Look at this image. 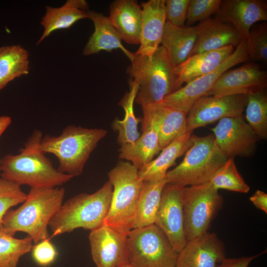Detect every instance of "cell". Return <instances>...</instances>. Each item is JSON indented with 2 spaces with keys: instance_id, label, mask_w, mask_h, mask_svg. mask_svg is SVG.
Segmentation results:
<instances>
[{
  "instance_id": "1",
  "label": "cell",
  "mask_w": 267,
  "mask_h": 267,
  "mask_svg": "<svg viewBox=\"0 0 267 267\" xmlns=\"http://www.w3.org/2000/svg\"><path fill=\"white\" fill-rule=\"evenodd\" d=\"M64 195L63 187L31 188L23 204L4 214L0 233L14 236L17 232H23L35 244L50 237L49 222L62 205Z\"/></svg>"
},
{
  "instance_id": "2",
  "label": "cell",
  "mask_w": 267,
  "mask_h": 267,
  "mask_svg": "<svg viewBox=\"0 0 267 267\" xmlns=\"http://www.w3.org/2000/svg\"><path fill=\"white\" fill-rule=\"evenodd\" d=\"M42 132L35 130L17 155L7 154L1 159V178L31 188L55 187L73 177L59 172L41 149Z\"/></svg>"
},
{
  "instance_id": "3",
  "label": "cell",
  "mask_w": 267,
  "mask_h": 267,
  "mask_svg": "<svg viewBox=\"0 0 267 267\" xmlns=\"http://www.w3.org/2000/svg\"><path fill=\"white\" fill-rule=\"evenodd\" d=\"M130 60L127 73L138 85L136 103L142 106L162 101L177 90L175 67L163 46L150 56L134 52Z\"/></svg>"
},
{
  "instance_id": "4",
  "label": "cell",
  "mask_w": 267,
  "mask_h": 267,
  "mask_svg": "<svg viewBox=\"0 0 267 267\" xmlns=\"http://www.w3.org/2000/svg\"><path fill=\"white\" fill-rule=\"evenodd\" d=\"M113 186L108 180L92 194L82 193L62 204L50 220L51 237L70 232L76 228L94 230L104 224L108 213Z\"/></svg>"
},
{
  "instance_id": "5",
  "label": "cell",
  "mask_w": 267,
  "mask_h": 267,
  "mask_svg": "<svg viewBox=\"0 0 267 267\" xmlns=\"http://www.w3.org/2000/svg\"><path fill=\"white\" fill-rule=\"evenodd\" d=\"M107 134L103 129H88L75 125L67 126L57 136H43L41 149L58 159L57 170L73 178L83 173L85 163L100 140Z\"/></svg>"
},
{
  "instance_id": "6",
  "label": "cell",
  "mask_w": 267,
  "mask_h": 267,
  "mask_svg": "<svg viewBox=\"0 0 267 267\" xmlns=\"http://www.w3.org/2000/svg\"><path fill=\"white\" fill-rule=\"evenodd\" d=\"M138 172L130 162L120 161L108 174L113 190L104 224L126 235L134 229L137 205L145 182Z\"/></svg>"
},
{
  "instance_id": "7",
  "label": "cell",
  "mask_w": 267,
  "mask_h": 267,
  "mask_svg": "<svg viewBox=\"0 0 267 267\" xmlns=\"http://www.w3.org/2000/svg\"><path fill=\"white\" fill-rule=\"evenodd\" d=\"M192 144L181 162L166 174V184L182 187L208 182L228 157L217 146L213 134H192Z\"/></svg>"
},
{
  "instance_id": "8",
  "label": "cell",
  "mask_w": 267,
  "mask_h": 267,
  "mask_svg": "<svg viewBox=\"0 0 267 267\" xmlns=\"http://www.w3.org/2000/svg\"><path fill=\"white\" fill-rule=\"evenodd\" d=\"M129 263L133 267H176L178 253L155 224L128 234Z\"/></svg>"
},
{
  "instance_id": "9",
  "label": "cell",
  "mask_w": 267,
  "mask_h": 267,
  "mask_svg": "<svg viewBox=\"0 0 267 267\" xmlns=\"http://www.w3.org/2000/svg\"><path fill=\"white\" fill-rule=\"evenodd\" d=\"M223 202L222 196L209 182L183 187L182 203L187 241L208 232Z\"/></svg>"
},
{
  "instance_id": "10",
  "label": "cell",
  "mask_w": 267,
  "mask_h": 267,
  "mask_svg": "<svg viewBox=\"0 0 267 267\" xmlns=\"http://www.w3.org/2000/svg\"><path fill=\"white\" fill-rule=\"evenodd\" d=\"M249 59L247 40H243L233 52L215 70L186 84L166 96L162 100L169 105L188 113L193 104L200 97L207 96L213 84L226 71Z\"/></svg>"
},
{
  "instance_id": "11",
  "label": "cell",
  "mask_w": 267,
  "mask_h": 267,
  "mask_svg": "<svg viewBox=\"0 0 267 267\" xmlns=\"http://www.w3.org/2000/svg\"><path fill=\"white\" fill-rule=\"evenodd\" d=\"M247 101L244 94L204 96L192 106L187 116V131L204 127L224 118L242 116Z\"/></svg>"
},
{
  "instance_id": "12",
  "label": "cell",
  "mask_w": 267,
  "mask_h": 267,
  "mask_svg": "<svg viewBox=\"0 0 267 267\" xmlns=\"http://www.w3.org/2000/svg\"><path fill=\"white\" fill-rule=\"evenodd\" d=\"M211 130L217 146L228 158L254 153L259 139L242 116L221 119Z\"/></svg>"
},
{
  "instance_id": "13",
  "label": "cell",
  "mask_w": 267,
  "mask_h": 267,
  "mask_svg": "<svg viewBox=\"0 0 267 267\" xmlns=\"http://www.w3.org/2000/svg\"><path fill=\"white\" fill-rule=\"evenodd\" d=\"M183 188L173 184L165 185L154 223L164 232L177 253L187 242L184 229Z\"/></svg>"
},
{
  "instance_id": "14",
  "label": "cell",
  "mask_w": 267,
  "mask_h": 267,
  "mask_svg": "<svg viewBox=\"0 0 267 267\" xmlns=\"http://www.w3.org/2000/svg\"><path fill=\"white\" fill-rule=\"evenodd\" d=\"M267 72L258 64L249 62L237 68L228 70L216 81L207 96L249 95L266 90Z\"/></svg>"
},
{
  "instance_id": "15",
  "label": "cell",
  "mask_w": 267,
  "mask_h": 267,
  "mask_svg": "<svg viewBox=\"0 0 267 267\" xmlns=\"http://www.w3.org/2000/svg\"><path fill=\"white\" fill-rule=\"evenodd\" d=\"M89 238L96 267H120L129 263L127 235L103 224L90 231Z\"/></svg>"
},
{
  "instance_id": "16",
  "label": "cell",
  "mask_w": 267,
  "mask_h": 267,
  "mask_svg": "<svg viewBox=\"0 0 267 267\" xmlns=\"http://www.w3.org/2000/svg\"><path fill=\"white\" fill-rule=\"evenodd\" d=\"M225 257L223 242L214 232L187 241L178 253V267H217Z\"/></svg>"
},
{
  "instance_id": "17",
  "label": "cell",
  "mask_w": 267,
  "mask_h": 267,
  "mask_svg": "<svg viewBox=\"0 0 267 267\" xmlns=\"http://www.w3.org/2000/svg\"><path fill=\"white\" fill-rule=\"evenodd\" d=\"M215 17L231 23L247 40L251 27L267 21L266 0H222Z\"/></svg>"
},
{
  "instance_id": "18",
  "label": "cell",
  "mask_w": 267,
  "mask_h": 267,
  "mask_svg": "<svg viewBox=\"0 0 267 267\" xmlns=\"http://www.w3.org/2000/svg\"><path fill=\"white\" fill-rule=\"evenodd\" d=\"M196 26V40L189 57L225 46L236 47L244 40L231 23L216 17L201 21Z\"/></svg>"
},
{
  "instance_id": "19",
  "label": "cell",
  "mask_w": 267,
  "mask_h": 267,
  "mask_svg": "<svg viewBox=\"0 0 267 267\" xmlns=\"http://www.w3.org/2000/svg\"><path fill=\"white\" fill-rule=\"evenodd\" d=\"M142 134L135 141L120 146V159L130 162L138 170L150 162L162 149L158 128L155 121L149 117L141 119Z\"/></svg>"
},
{
  "instance_id": "20",
  "label": "cell",
  "mask_w": 267,
  "mask_h": 267,
  "mask_svg": "<svg viewBox=\"0 0 267 267\" xmlns=\"http://www.w3.org/2000/svg\"><path fill=\"white\" fill-rule=\"evenodd\" d=\"M141 107L143 117L153 119L157 124L162 150L175 138L187 132V113L178 110L163 101Z\"/></svg>"
},
{
  "instance_id": "21",
  "label": "cell",
  "mask_w": 267,
  "mask_h": 267,
  "mask_svg": "<svg viewBox=\"0 0 267 267\" xmlns=\"http://www.w3.org/2000/svg\"><path fill=\"white\" fill-rule=\"evenodd\" d=\"M142 24L140 46L135 52L150 56L161 44L166 18L165 0H149L140 3Z\"/></svg>"
},
{
  "instance_id": "22",
  "label": "cell",
  "mask_w": 267,
  "mask_h": 267,
  "mask_svg": "<svg viewBox=\"0 0 267 267\" xmlns=\"http://www.w3.org/2000/svg\"><path fill=\"white\" fill-rule=\"evenodd\" d=\"M108 18L122 40L129 44H140L142 9L137 1H113L109 6Z\"/></svg>"
},
{
  "instance_id": "23",
  "label": "cell",
  "mask_w": 267,
  "mask_h": 267,
  "mask_svg": "<svg viewBox=\"0 0 267 267\" xmlns=\"http://www.w3.org/2000/svg\"><path fill=\"white\" fill-rule=\"evenodd\" d=\"M234 51L228 46L220 49L200 52L190 56L180 65L175 67L177 75V90L182 85L188 84L215 70Z\"/></svg>"
},
{
  "instance_id": "24",
  "label": "cell",
  "mask_w": 267,
  "mask_h": 267,
  "mask_svg": "<svg viewBox=\"0 0 267 267\" xmlns=\"http://www.w3.org/2000/svg\"><path fill=\"white\" fill-rule=\"evenodd\" d=\"M192 133L187 131L175 138L161 150L156 158L139 170L140 178L147 182H158L164 179L168 170L175 165L176 160L191 146Z\"/></svg>"
},
{
  "instance_id": "25",
  "label": "cell",
  "mask_w": 267,
  "mask_h": 267,
  "mask_svg": "<svg viewBox=\"0 0 267 267\" xmlns=\"http://www.w3.org/2000/svg\"><path fill=\"white\" fill-rule=\"evenodd\" d=\"M87 18L93 22L94 31L84 48V55L96 54L102 50L111 52L113 50L120 49L130 60L132 59L134 53L123 45L122 40L108 17L90 10L87 11Z\"/></svg>"
},
{
  "instance_id": "26",
  "label": "cell",
  "mask_w": 267,
  "mask_h": 267,
  "mask_svg": "<svg viewBox=\"0 0 267 267\" xmlns=\"http://www.w3.org/2000/svg\"><path fill=\"white\" fill-rule=\"evenodd\" d=\"M197 38L196 26H176L166 21L161 44L167 50L174 67L189 57Z\"/></svg>"
},
{
  "instance_id": "27",
  "label": "cell",
  "mask_w": 267,
  "mask_h": 267,
  "mask_svg": "<svg viewBox=\"0 0 267 267\" xmlns=\"http://www.w3.org/2000/svg\"><path fill=\"white\" fill-rule=\"evenodd\" d=\"M89 4L85 0H68L61 7L46 6V12L41 24L44 28L43 34L37 44L52 32L70 28L77 21L87 18Z\"/></svg>"
},
{
  "instance_id": "28",
  "label": "cell",
  "mask_w": 267,
  "mask_h": 267,
  "mask_svg": "<svg viewBox=\"0 0 267 267\" xmlns=\"http://www.w3.org/2000/svg\"><path fill=\"white\" fill-rule=\"evenodd\" d=\"M129 85L130 91L119 103L124 110V118L122 120L117 118L112 124V129L118 133L117 141L120 146L134 142L140 135L138 125L141 120L136 117L134 110L138 85L135 81L130 79Z\"/></svg>"
},
{
  "instance_id": "29",
  "label": "cell",
  "mask_w": 267,
  "mask_h": 267,
  "mask_svg": "<svg viewBox=\"0 0 267 267\" xmlns=\"http://www.w3.org/2000/svg\"><path fill=\"white\" fill-rule=\"evenodd\" d=\"M29 53L20 45L0 47V90L7 84L29 73Z\"/></svg>"
},
{
  "instance_id": "30",
  "label": "cell",
  "mask_w": 267,
  "mask_h": 267,
  "mask_svg": "<svg viewBox=\"0 0 267 267\" xmlns=\"http://www.w3.org/2000/svg\"><path fill=\"white\" fill-rule=\"evenodd\" d=\"M138 199L134 228L154 224L166 180L158 182L144 181Z\"/></svg>"
},
{
  "instance_id": "31",
  "label": "cell",
  "mask_w": 267,
  "mask_h": 267,
  "mask_svg": "<svg viewBox=\"0 0 267 267\" xmlns=\"http://www.w3.org/2000/svg\"><path fill=\"white\" fill-rule=\"evenodd\" d=\"M246 109L247 123L258 139L267 138V94L266 90L247 95Z\"/></svg>"
},
{
  "instance_id": "32",
  "label": "cell",
  "mask_w": 267,
  "mask_h": 267,
  "mask_svg": "<svg viewBox=\"0 0 267 267\" xmlns=\"http://www.w3.org/2000/svg\"><path fill=\"white\" fill-rule=\"evenodd\" d=\"M209 182L218 190L223 189L246 193L250 189L238 172L233 157L228 158L216 171Z\"/></svg>"
},
{
  "instance_id": "33",
  "label": "cell",
  "mask_w": 267,
  "mask_h": 267,
  "mask_svg": "<svg viewBox=\"0 0 267 267\" xmlns=\"http://www.w3.org/2000/svg\"><path fill=\"white\" fill-rule=\"evenodd\" d=\"M33 242L29 236L18 239L0 233V267H17L20 258L31 251Z\"/></svg>"
},
{
  "instance_id": "34",
  "label": "cell",
  "mask_w": 267,
  "mask_h": 267,
  "mask_svg": "<svg viewBox=\"0 0 267 267\" xmlns=\"http://www.w3.org/2000/svg\"><path fill=\"white\" fill-rule=\"evenodd\" d=\"M249 59L267 63V24L266 22L254 24L251 28L247 40Z\"/></svg>"
},
{
  "instance_id": "35",
  "label": "cell",
  "mask_w": 267,
  "mask_h": 267,
  "mask_svg": "<svg viewBox=\"0 0 267 267\" xmlns=\"http://www.w3.org/2000/svg\"><path fill=\"white\" fill-rule=\"evenodd\" d=\"M27 195L20 185L0 178V223L6 212L11 207L24 202Z\"/></svg>"
},
{
  "instance_id": "36",
  "label": "cell",
  "mask_w": 267,
  "mask_h": 267,
  "mask_svg": "<svg viewBox=\"0 0 267 267\" xmlns=\"http://www.w3.org/2000/svg\"><path fill=\"white\" fill-rule=\"evenodd\" d=\"M222 0H190L187 14V25L210 18L220 8Z\"/></svg>"
},
{
  "instance_id": "37",
  "label": "cell",
  "mask_w": 267,
  "mask_h": 267,
  "mask_svg": "<svg viewBox=\"0 0 267 267\" xmlns=\"http://www.w3.org/2000/svg\"><path fill=\"white\" fill-rule=\"evenodd\" d=\"M190 0H165L166 21L176 26H183L187 18Z\"/></svg>"
},
{
  "instance_id": "38",
  "label": "cell",
  "mask_w": 267,
  "mask_h": 267,
  "mask_svg": "<svg viewBox=\"0 0 267 267\" xmlns=\"http://www.w3.org/2000/svg\"><path fill=\"white\" fill-rule=\"evenodd\" d=\"M50 237L42 240L32 248V256L34 261L40 266L46 267L55 261L58 253L50 242Z\"/></svg>"
},
{
  "instance_id": "39",
  "label": "cell",
  "mask_w": 267,
  "mask_h": 267,
  "mask_svg": "<svg viewBox=\"0 0 267 267\" xmlns=\"http://www.w3.org/2000/svg\"><path fill=\"white\" fill-rule=\"evenodd\" d=\"M262 252L254 256H244L235 258L224 259L217 267H248L251 262L261 255Z\"/></svg>"
},
{
  "instance_id": "40",
  "label": "cell",
  "mask_w": 267,
  "mask_h": 267,
  "mask_svg": "<svg viewBox=\"0 0 267 267\" xmlns=\"http://www.w3.org/2000/svg\"><path fill=\"white\" fill-rule=\"evenodd\" d=\"M250 200L258 209L267 213V194L260 190H257L250 197Z\"/></svg>"
},
{
  "instance_id": "41",
  "label": "cell",
  "mask_w": 267,
  "mask_h": 267,
  "mask_svg": "<svg viewBox=\"0 0 267 267\" xmlns=\"http://www.w3.org/2000/svg\"><path fill=\"white\" fill-rule=\"evenodd\" d=\"M11 122V118L9 116H0V138L4 132L10 125Z\"/></svg>"
},
{
  "instance_id": "42",
  "label": "cell",
  "mask_w": 267,
  "mask_h": 267,
  "mask_svg": "<svg viewBox=\"0 0 267 267\" xmlns=\"http://www.w3.org/2000/svg\"><path fill=\"white\" fill-rule=\"evenodd\" d=\"M120 267H133L129 263L122 266Z\"/></svg>"
},
{
  "instance_id": "43",
  "label": "cell",
  "mask_w": 267,
  "mask_h": 267,
  "mask_svg": "<svg viewBox=\"0 0 267 267\" xmlns=\"http://www.w3.org/2000/svg\"><path fill=\"white\" fill-rule=\"evenodd\" d=\"M1 165V159H0V171Z\"/></svg>"
},
{
  "instance_id": "44",
  "label": "cell",
  "mask_w": 267,
  "mask_h": 267,
  "mask_svg": "<svg viewBox=\"0 0 267 267\" xmlns=\"http://www.w3.org/2000/svg\"><path fill=\"white\" fill-rule=\"evenodd\" d=\"M176 267H178V266H176Z\"/></svg>"
}]
</instances>
